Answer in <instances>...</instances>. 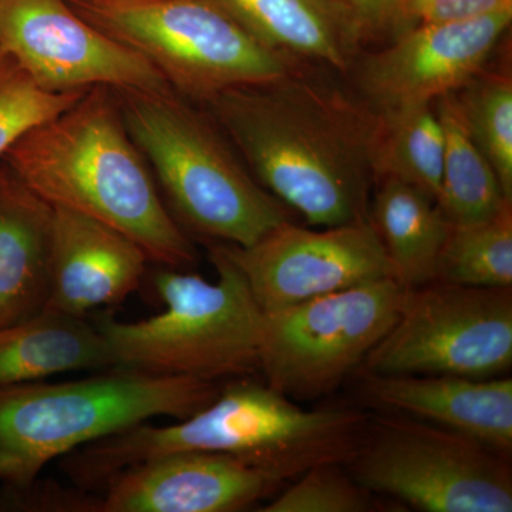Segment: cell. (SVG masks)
<instances>
[{"label":"cell","mask_w":512,"mask_h":512,"mask_svg":"<svg viewBox=\"0 0 512 512\" xmlns=\"http://www.w3.org/2000/svg\"><path fill=\"white\" fill-rule=\"evenodd\" d=\"M249 171L311 227L369 218L382 114L301 62L202 104Z\"/></svg>","instance_id":"obj_1"},{"label":"cell","mask_w":512,"mask_h":512,"mask_svg":"<svg viewBox=\"0 0 512 512\" xmlns=\"http://www.w3.org/2000/svg\"><path fill=\"white\" fill-rule=\"evenodd\" d=\"M3 163L53 207L123 232L150 261L175 269L197 262V249L165 205L111 87H92L30 130Z\"/></svg>","instance_id":"obj_2"},{"label":"cell","mask_w":512,"mask_h":512,"mask_svg":"<svg viewBox=\"0 0 512 512\" xmlns=\"http://www.w3.org/2000/svg\"><path fill=\"white\" fill-rule=\"evenodd\" d=\"M370 413L356 407L302 409L252 376L221 387L214 402L170 426L137 424L80 451L84 476L104 484L136 464L177 453H221L281 483L323 463L348 464Z\"/></svg>","instance_id":"obj_3"},{"label":"cell","mask_w":512,"mask_h":512,"mask_svg":"<svg viewBox=\"0 0 512 512\" xmlns=\"http://www.w3.org/2000/svg\"><path fill=\"white\" fill-rule=\"evenodd\" d=\"M113 90L128 133L185 232L251 247L291 220V210L256 181L200 104L173 87Z\"/></svg>","instance_id":"obj_4"},{"label":"cell","mask_w":512,"mask_h":512,"mask_svg":"<svg viewBox=\"0 0 512 512\" xmlns=\"http://www.w3.org/2000/svg\"><path fill=\"white\" fill-rule=\"evenodd\" d=\"M220 390L210 380L124 369L73 382L0 387V484L25 490L56 458L153 417L187 419Z\"/></svg>","instance_id":"obj_5"},{"label":"cell","mask_w":512,"mask_h":512,"mask_svg":"<svg viewBox=\"0 0 512 512\" xmlns=\"http://www.w3.org/2000/svg\"><path fill=\"white\" fill-rule=\"evenodd\" d=\"M208 245L217 282L163 266L154 286L164 312L137 322L97 320L113 369L210 382L259 372L264 312L237 265L217 242Z\"/></svg>","instance_id":"obj_6"},{"label":"cell","mask_w":512,"mask_h":512,"mask_svg":"<svg viewBox=\"0 0 512 512\" xmlns=\"http://www.w3.org/2000/svg\"><path fill=\"white\" fill-rule=\"evenodd\" d=\"M67 2L200 106L232 87L268 82L301 63L265 45L220 0Z\"/></svg>","instance_id":"obj_7"},{"label":"cell","mask_w":512,"mask_h":512,"mask_svg":"<svg viewBox=\"0 0 512 512\" xmlns=\"http://www.w3.org/2000/svg\"><path fill=\"white\" fill-rule=\"evenodd\" d=\"M512 458L403 414H370L346 464L373 494L424 512H511Z\"/></svg>","instance_id":"obj_8"},{"label":"cell","mask_w":512,"mask_h":512,"mask_svg":"<svg viewBox=\"0 0 512 512\" xmlns=\"http://www.w3.org/2000/svg\"><path fill=\"white\" fill-rule=\"evenodd\" d=\"M404 291L386 278L264 313L265 382L292 400L335 392L399 318Z\"/></svg>","instance_id":"obj_9"},{"label":"cell","mask_w":512,"mask_h":512,"mask_svg":"<svg viewBox=\"0 0 512 512\" xmlns=\"http://www.w3.org/2000/svg\"><path fill=\"white\" fill-rule=\"evenodd\" d=\"M511 367L512 288L433 281L404 291L399 318L359 369L493 379Z\"/></svg>","instance_id":"obj_10"},{"label":"cell","mask_w":512,"mask_h":512,"mask_svg":"<svg viewBox=\"0 0 512 512\" xmlns=\"http://www.w3.org/2000/svg\"><path fill=\"white\" fill-rule=\"evenodd\" d=\"M217 244L245 276L264 313L393 278L369 218L323 229L289 220L251 247Z\"/></svg>","instance_id":"obj_11"},{"label":"cell","mask_w":512,"mask_h":512,"mask_svg":"<svg viewBox=\"0 0 512 512\" xmlns=\"http://www.w3.org/2000/svg\"><path fill=\"white\" fill-rule=\"evenodd\" d=\"M0 53L50 92L171 87L153 64L94 28L67 0H0Z\"/></svg>","instance_id":"obj_12"},{"label":"cell","mask_w":512,"mask_h":512,"mask_svg":"<svg viewBox=\"0 0 512 512\" xmlns=\"http://www.w3.org/2000/svg\"><path fill=\"white\" fill-rule=\"evenodd\" d=\"M512 8L450 23H417L353 64L356 93L379 113L433 103L487 66Z\"/></svg>","instance_id":"obj_13"},{"label":"cell","mask_w":512,"mask_h":512,"mask_svg":"<svg viewBox=\"0 0 512 512\" xmlns=\"http://www.w3.org/2000/svg\"><path fill=\"white\" fill-rule=\"evenodd\" d=\"M284 485L229 454L177 453L111 478L93 512H237L269 500Z\"/></svg>","instance_id":"obj_14"},{"label":"cell","mask_w":512,"mask_h":512,"mask_svg":"<svg viewBox=\"0 0 512 512\" xmlns=\"http://www.w3.org/2000/svg\"><path fill=\"white\" fill-rule=\"evenodd\" d=\"M55 208L46 309L84 318L94 309L120 305L140 288L146 252L110 225Z\"/></svg>","instance_id":"obj_15"},{"label":"cell","mask_w":512,"mask_h":512,"mask_svg":"<svg viewBox=\"0 0 512 512\" xmlns=\"http://www.w3.org/2000/svg\"><path fill=\"white\" fill-rule=\"evenodd\" d=\"M369 406L403 414L481 441L512 458V379L379 375L357 370Z\"/></svg>","instance_id":"obj_16"},{"label":"cell","mask_w":512,"mask_h":512,"mask_svg":"<svg viewBox=\"0 0 512 512\" xmlns=\"http://www.w3.org/2000/svg\"><path fill=\"white\" fill-rule=\"evenodd\" d=\"M55 208L0 163V328L46 309Z\"/></svg>","instance_id":"obj_17"},{"label":"cell","mask_w":512,"mask_h":512,"mask_svg":"<svg viewBox=\"0 0 512 512\" xmlns=\"http://www.w3.org/2000/svg\"><path fill=\"white\" fill-rule=\"evenodd\" d=\"M259 40L305 63L348 73L367 39L335 0H220Z\"/></svg>","instance_id":"obj_18"},{"label":"cell","mask_w":512,"mask_h":512,"mask_svg":"<svg viewBox=\"0 0 512 512\" xmlns=\"http://www.w3.org/2000/svg\"><path fill=\"white\" fill-rule=\"evenodd\" d=\"M84 369H113L106 338L86 318L45 309L0 328V387Z\"/></svg>","instance_id":"obj_19"},{"label":"cell","mask_w":512,"mask_h":512,"mask_svg":"<svg viewBox=\"0 0 512 512\" xmlns=\"http://www.w3.org/2000/svg\"><path fill=\"white\" fill-rule=\"evenodd\" d=\"M369 220L382 242L397 284L413 289L436 281L448 222L434 198L396 178H377Z\"/></svg>","instance_id":"obj_20"},{"label":"cell","mask_w":512,"mask_h":512,"mask_svg":"<svg viewBox=\"0 0 512 512\" xmlns=\"http://www.w3.org/2000/svg\"><path fill=\"white\" fill-rule=\"evenodd\" d=\"M433 104L446 138L437 207L450 225L490 220L512 201L505 197L493 165L468 133L456 93Z\"/></svg>","instance_id":"obj_21"},{"label":"cell","mask_w":512,"mask_h":512,"mask_svg":"<svg viewBox=\"0 0 512 512\" xmlns=\"http://www.w3.org/2000/svg\"><path fill=\"white\" fill-rule=\"evenodd\" d=\"M382 114L375 151V181L392 177L419 188L436 201L443 175V126L433 103Z\"/></svg>","instance_id":"obj_22"},{"label":"cell","mask_w":512,"mask_h":512,"mask_svg":"<svg viewBox=\"0 0 512 512\" xmlns=\"http://www.w3.org/2000/svg\"><path fill=\"white\" fill-rule=\"evenodd\" d=\"M436 281L478 288H512V204L490 220L450 225Z\"/></svg>","instance_id":"obj_23"},{"label":"cell","mask_w":512,"mask_h":512,"mask_svg":"<svg viewBox=\"0 0 512 512\" xmlns=\"http://www.w3.org/2000/svg\"><path fill=\"white\" fill-rule=\"evenodd\" d=\"M456 93L468 133L493 165L512 201V79L510 72L480 70Z\"/></svg>","instance_id":"obj_24"},{"label":"cell","mask_w":512,"mask_h":512,"mask_svg":"<svg viewBox=\"0 0 512 512\" xmlns=\"http://www.w3.org/2000/svg\"><path fill=\"white\" fill-rule=\"evenodd\" d=\"M387 503L357 483L346 464L323 463L309 468L256 508L259 512H373Z\"/></svg>","instance_id":"obj_25"},{"label":"cell","mask_w":512,"mask_h":512,"mask_svg":"<svg viewBox=\"0 0 512 512\" xmlns=\"http://www.w3.org/2000/svg\"><path fill=\"white\" fill-rule=\"evenodd\" d=\"M89 90L50 92L13 57L0 53V163L20 138L72 107Z\"/></svg>","instance_id":"obj_26"},{"label":"cell","mask_w":512,"mask_h":512,"mask_svg":"<svg viewBox=\"0 0 512 512\" xmlns=\"http://www.w3.org/2000/svg\"><path fill=\"white\" fill-rule=\"evenodd\" d=\"M512 8V0H404V19L450 23L477 19Z\"/></svg>","instance_id":"obj_27"},{"label":"cell","mask_w":512,"mask_h":512,"mask_svg":"<svg viewBox=\"0 0 512 512\" xmlns=\"http://www.w3.org/2000/svg\"><path fill=\"white\" fill-rule=\"evenodd\" d=\"M349 10L365 29L366 35L380 32L404 20V0H335Z\"/></svg>","instance_id":"obj_28"}]
</instances>
